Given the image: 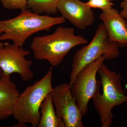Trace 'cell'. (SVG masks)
Listing matches in <instances>:
<instances>
[{
  "label": "cell",
  "instance_id": "6da1fadb",
  "mask_svg": "<svg viewBox=\"0 0 127 127\" xmlns=\"http://www.w3.org/2000/svg\"><path fill=\"white\" fill-rule=\"evenodd\" d=\"M88 42L84 37L75 35L72 28L60 26L52 34L35 37L31 47L36 59L46 60L52 67H56L72 48Z\"/></svg>",
  "mask_w": 127,
  "mask_h": 127
},
{
  "label": "cell",
  "instance_id": "7a4b0ae2",
  "mask_svg": "<svg viewBox=\"0 0 127 127\" xmlns=\"http://www.w3.org/2000/svg\"><path fill=\"white\" fill-rule=\"evenodd\" d=\"M66 20L62 16L42 15L29 9L21 11L14 18L0 21V41L10 40L21 47L30 37L41 31H48L53 26L63 24Z\"/></svg>",
  "mask_w": 127,
  "mask_h": 127
},
{
  "label": "cell",
  "instance_id": "3957f363",
  "mask_svg": "<svg viewBox=\"0 0 127 127\" xmlns=\"http://www.w3.org/2000/svg\"><path fill=\"white\" fill-rule=\"evenodd\" d=\"M52 67L43 77L28 86L19 94L14 105L13 116L18 124L14 127H26V124L38 127L40 107L45 98L52 91Z\"/></svg>",
  "mask_w": 127,
  "mask_h": 127
},
{
  "label": "cell",
  "instance_id": "277c9868",
  "mask_svg": "<svg viewBox=\"0 0 127 127\" xmlns=\"http://www.w3.org/2000/svg\"><path fill=\"white\" fill-rule=\"evenodd\" d=\"M102 82L103 93L97 94L92 98L96 111L100 116L102 127L112 125L113 109L116 106L127 103V95L123 88L120 75L110 70L104 63L97 71Z\"/></svg>",
  "mask_w": 127,
  "mask_h": 127
},
{
  "label": "cell",
  "instance_id": "5b68a950",
  "mask_svg": "<svg viewBox=\"0 0 127 127\" xmlns=\"http://www.w3.org/2000/svg\"><path fill=\"white\" fill-rule=\"evenodd\" d=\"M119 47L117 42L110 40L104 24L100 23L90 43L77 50L73 56L68 83L70 87L78 74L86 66L102 56L105 60L117 58Z\"/></svg>",
  "mask_w": 127,
  "mask_h": 127
},
{
  "label": "cell",
  "instance_id": "8992f818",
  "mask_svg": "<svg viewBox=\"0 0 127 127\" xmlns=\"http://www.w3.org/2000/svg\"><path fill=\"white\" fill-rule=\"evenodd\" d=\"M105 60L102 56L86 66L78 74L71 87L72 94L83 117L88 113L89 101L100 93L102 82L97 79L96 74Z\"/></svg>",
  "mask_w": 127,
  "mask_h": 127
},
{
  "label": "cell",
  "instance_id": "52a82bcc",
  "mask_svg": "<svg viewBox=\"0 0 127 127\" xmlns=\"http://www.w3.org/2000/svg\"><path fill=\"white\" fill-rule=\"evenodd\" d=\"M25 50L13 43L5 42L0 47V69L7 76L16 73L25 82L31 80L34 75L31 69L32 62L26 59L30 54Z\"/></svg>",
  "mask_w": 127,
  "mask_h": 127
},
{
  "label": "cell",
  "instance_id": "ba28073f",
  "mask_svg": "<svg viewBox=\"0 0 127 127\" xmlns=\"http://www.w3.org/2000/svg\"><path fill=\"white\" fill-rule=\"evenodd\" d=\"M57 116L62 119L65 127H83V116L66 83L53 88L51 93Z\"/></svg>",
  "mask_w": 127,
  "mask_h": 127
},
{
  "label": "cell",
  "instance_id": "9c48e42d",
  "mask_svg": "<svg viewBox=\"0 0 127 127\" xmlns=\"http://www.w3.org/2000/svg\"><path fill=\"white\" fill-rule=\"evenodd\" d=\"M57 8L62 16L79 30H85L95 22L92 8L80 0H61Z\"/></svg>",
  "mask_w": 127,
  "mask_h": 127
},
{
  "label": "cell",
  "instance_id": "30bf717a",
  "mask_svg": "<svg viewBox=\"0 0 127 127\" xmlns=\"http://www.w3.org/2000/svg\"><path fill=\"white\" fill-rule=\"evenodd\" d=\"M102 21L110 40L117 42L119 46L127 45V23L117 9H111L102 11L99 16Z\"/></svg>",
  "mask_w": 127,
  "mask_h": 127
},
{
  "label": "cell",
  "instance_id": "8fae6325",
  "mask_svg": "<svg viewBox=\"0 0 127 127\" xmlns=\"http://www.w3.org/2000/svg\"><path fill=\"white\" fill-rule=\"evenodd\" d=\"M20 93L10 76L0 73V120L13 116L14 105Z\"/></svg>",
  "mask_w": 127,
  "mask_h": 127
},
{
  "label": "cell",
  "instance_id": "7c38bea8",
  "mask_svg": "<svg viewBox=\"0 0 127 127\" xmlns=\"http://www.w3.org/2000/svg\"><path fill=\"white\" fill-rule=\"evenodd\" d=\"M40 111L41 118L38 127H65L63 120L57 116L51 93L43 100Z\"/></svg>",
  "mask_w": 127,
  "mask_h": 127
},
{
  "label": "cell",
  "instance_id": "4fadbf2b",
  "mask_svg": "<svg viewBox=\"0 0 127 127\" xmlns=\"http://www.w3.org/2000/svg\"><path fill=\"white\" fill-rule=\"evenodd\" d=\"M61 0H28L27 9L37 14H56Z\"/></svg>",
  "mask_w": 127,
  "mask_h": 127
},
{
  "label": "cell",
  "instance_id": "5bb4252c",
  "mask_svg": "<svg viewBox=\"0 0 127 127\" xmlns=\"http://www.w3.org/2000/svg\"><path fill=\"white\" fill-rule=\"evenodd\" d=\"M2 6L8 10L27 9L28 0H0Z\"/></svg>",
  "mask_w": 127,
  "mask_h": 127
},
{
  "label": "cell",
  "instance_id": "9a60e30c",
  "mask_svg": "<svg viewBox=\"0 0 127 127\" xmlns=\"http://www.w3.org/2000/svg\"><path fill=\"white\" fill-rule=\"evenodd\" d=\"M114 0H89L87 4L91 8H97L102 11L108 10L112 7Z\"/></svg>",
  "mask_w": 127,
  "mask_h": 127
},
{
  "label": "cell",
  "instance_id": "2e32d148",
  "mask_svg": "<svg viewBox=\"0 0 127 127\" xmlns=\"http://www.w3.org/2000/svg\"><path fill=\"white\" fill-rule=\"evenodd\" d=\"M120 7L122 10L120 13L121 16L127 21V0H122Z\"/></svg>",
  "mask_w": 127,
  "mask_h": 127
},
{
  "label": "cell",
  "instance_id": "e0dca14e",
  "mask_svg": "<svg viewBox=\"0 0 127 127\" xmlns=\"http://www.w3.org/2000/svg\"><path fill=\"white\" fill-rule=\"evenodd\" d=\"M2 33V32L0 30V35H1ZM4 43H2V42H0V47Z\"/></svg>",
  "mask_w": 127,
  "mask_h": 127
},
{
  "label": "cell",
  "instance_id": "ac0fdd59",
  "mask_svg": "<svg viewBox=\"0 0 127 127\" xmlns=\"http://www.w3.org/2000/svg\"><path fill=\"white\" fill-rule=\"evenodd\" d=\"M1 72V70L0 69V72Z\"/></svg>",
  "mask_w": 127,
  "mask_h": 127
}]
</instances>
